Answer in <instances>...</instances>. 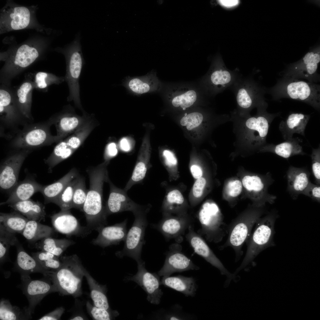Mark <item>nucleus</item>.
<instances>
[{
    "label": "nucleus",
    "mask_w": 320,
    "mask_h": 320,
    "mask_svg": "<svg viewBox=\"0 0 320 320\" xmlns=\"http://www.w3.org/2000/svg\"><path fill=\"white\" fill-rule=\"evenodd\" d=\"M266 102L258 107L256 114L242 116L233 110L231 112V121L233 123V132L235 135L233 146L238 151H259L266 143L270 125L279 113H268ZM237 151V152H238Z\"/></svg>",
    "instance_id": "f257e3e1"
},
{
    "label": "nucleus",
    "mask_w": 320,
    "mask_h": 320,
    "mask_svg": "<svg viewBox=\"0 0 320 320\" xmlns=\"http://www.w3.org/2000/svg\"><path fill=\"white\" fill-rule=\"evenodd\" d=\"M65 309L62 307L58 308L54 311L44 315L38 319L39 320H59L64 313Z\"/></svg>",
    "instance_id": "13d9d810"
},
{
    "label": "nucleus",
    "mask_w": 320,
    "mask_h": 320,
    "mask_svg": "<svg viewBox=\"0 0 320 320\" xmlns=\"http://www.w3.org/2000/svg\"><path fill=\"white\" fill-rule=\"evenodd\" d=\"M312 169L317 185H320V147L313 148L311 155Z\"/></svg>",
    "instance_id": "603ef678"
},
{
    "label": "nucleus",
    "mask_w": 320,
    "mask_h": 320,
    "mask_svg": "<svg viewBox=\"0 0 320 320\" xmlns=\"http://www.w3.org/2000/svg\"><path fill=\"white\" fill-rule=\"evenodd\" d=\"M33 256L45 269L55 271L60 267L61 262L59 257L47 252L41 251L32 253Z\"/></svg>",
    "instance_id": "37998d69"
},
{
    "label": "nucleus",
    "mask_w": 320,
    "mask_h": 320,
    "mask_svg": "<svg viewBox=\"0 0 320 320\" xmlns=\"http://www.w3.org/2000/svg\"><path fill=\"white\" fill-rule=\"evenodd\" d=\"M84 319V318L80 316H77L74 317L70 319V320H82Z\"/></svg>",
    "instance_id": "774afa93"
},
{
    "label": "nucleus",
    "mask_w": 320,
    "mask_h": 320,
    "mask_svg": "<svg viewBox=\"0 0 320 320\" xmlns=\"http://www.w3.org/2000/svg\"><path fill=\"white\" fill-rule=\"evenodd\" d=\"M39 56L35 47L24 44L16 51L11 60L12 64L17 68H25L33 63Z\"/></svg>",
    "instance_id": "c9c22d12"
},
{
    "label": "nucleus",
    "mask_w": 320,
    "mask_h": 320,
    "mask_svg": "<svg viewBox=\"0 0 320 320\" xmlns=\"http://www.w3.org/2000/svg\"><path fill=\"white\" fill-rule=\"evenodd\" d=\"M76 243L73 241L66 239H57L51 237L44 238L38 241L35 248L47 252L59 257L69 247Z\"/></svg>",
    "instance_id": "f704fd0d"
},
{
    "label": "nucleus",
    "mask_w": 320,
    "mask_h": 320,
    "mask_svg": "<svg viewBox=\"0 0 320 320\" xmlns=\"http://www.w3.org/2000/svg\"><path fill=\"white\" fill-rule=\"evenodd\" d=\"M320 61V47L318 46L311 49L299 60L289 65L281 75L283 77L303 79L316 83L320 81L317 71Z\"/></svg>",
    "instance_id": "f8f14e48"
},
{
    "label": "nucleus",
    "mask_w": 320,
    "mask_h": 320,
    "mask_svg": "<svg viewBox=\"0 0 320 320\" xmlns=\"http://www.w3.org/2000/svg\"><path fill=\"white\" fill-rule=\"evenodd\" d=\"M57 127L60 135H63L75 128L79 122L78 117L74 115L65 114L58 118Z\"/></svg>",
    "instance_id": "09e8293b"
},
{
    "label": "nucleus",
    "mask_w": 320,
    "mask_h": 320,
    "mask_svg": "<svg viewBox=\"0 0 320 320\" xmlns=\"http://www.w3.org/2000/svg\"><path fill=\"white\" fill-rule=\"evenodd\" d=\"M199 217L201 226L200 232L209 241L218 243L227 233V227L223 221L219 208L213 202L203 205Z\"/></svg>",
    "instance_id": "9b49d317"
},
{
    "label": "nucleus",
    "mask_w": 320,
    "mask_h": 320,
    "mask_svg": "<svg viewBox=\"0 0 320 320\" xmlns=\"http://www.w3.org/2000/svg\"><path fill=\"white\" fill-rule=\"evenodd\" d=\"M26 308L23 311L18 307L12 305L7 300L1 299L0 303V319L16 320L27 319L31 317Z\"/></svg>",
    "instance_id": "a19ab883"
},
{
    "label": "nucleus",
    "mask_w": 320,
    "mask_h": 320,
    "mask_svg": "<svg viewBox=\"0 0 320 320\" xmlns=\"http://www.w3.org/2000/svg\"><path fill=\"white\" fill-rule=\"evenodd\" d=\"M110 191L108 198L105 207L106 216L125 211H130L133 214L143 209L145 205L138 204L131 199L124 189L119 188L109 179Z\"/></svg>",
    "instance_id": "dca6fc26"
},
{
    "label": "nucleus",
    "mask_w": 320,
    "mask_h": 320,
    "mask_svg": "<svg viewBox=\"0 0 320 320\" xmlns=\"http://www.w3.org/2000/svg\"><path fill=\"white\" fill-rule=\"evenodd\" d=\"M87 190L86 189L84 178L79 175L74 191L72 208L82 211L86 200Z\"/></svg>",
    "instance_id": "de8ad7c7"
},
{
    "label": "nucleus",
    "mask_w": 320,
    "mask_h": 320,
    "mask_svg": "<svg viewBox=\"0 0 320 320\" xmlns=\"http://www.w3.org/2000/svg\"><path fill=\"white\" fill-rule=\"evenodd\" d=\"M218 2L222 6L228 8L237 5L239 2V1L237 0H220Z\"/></svg>",
    "instance_id": "e2e57ef3"
},
{
    "label": "nucleus",
    "mask_w": 320,
    "mask_h": 320,
    "mask_svg": "<svg viewBox=\"0 0 320 320\" xmlns=\"http://www.w3.org/2000/svg\"><path fill=\"white\" fill-rule=\"evenodd\" d=\"M277 217L276 212L273 211L258 220L255 223V229L248 240L245 257L236 270L235 274L246 268L262 251L274 246V226Z\"/></svg>",
    "instance_id": "39448f33"
},
{
    "label": "nucleus",
    "mask_w": 320,
    "mask_h": 320,
    "mask_svg": "<svg viewBox=\"0 0 320 320\" xmlns=\"http://www.w3.org/2000/svg\"><path fill=\"white\" fill-rule=\"evenodd\" d=\"M90 312L92 317L96 320H109L118 316L119 313L116 311H111L110 310H106L99 308L95 306H90Z\"/></svg>",
    "instance_id": "3c124183"
},
{
    "label": "nucleus",
    "mask_w": 320,
    "mask_h": 320,
    "mask_svg": "<svg viewBox=\"0 0 320 320\" xmlns=\"http://www.w3.org/2000/svg\"><path fill=\"white\" fill-rule=\"evenodd\" d=\"M79 33L67 47L60 51L65 55L66 62L65 79L69 88L68 100H73L77 104L80 102L79 80L84 61L80 43Z\"/></svg>",
    "instance_id": "0eeeda50"
},
{
    "label": "nucleus",
    "mask_w": 320,
    "mask_h": 320,
    "mask_svg": "<svg viewBox=\"0 0 320 320\" xmlns=\"http://www.w3.org/2000/svg\"><path fill=\"white\" fill-rule=\"evenodd\" d=\"M150 155L149 144L146 135L139 152L131 176L124 188L125 191L127 192L134 185L142 182L149 168Z\"/></svg>",
    "instance_id": "b1692460"
},
{
    "label": "nucleus",
    "mask_w": 320,
    "mask_h": 320,
    "mask_svg": "<svg viewBox=\"0 0 320 320\" xmlns=\"http://www.w3.org/2000/svg\"><path fill=\"white\" fill-rule=\"evenodd\" d=\"M18 242L15 234L10 232L0 225V261L3 262L8 255L9 248Z\"/></svg>",
    "instance_id": "c03bdc74"
},
{
    "label": "nucleus",
    "mask_w": 320,
    "mask_h": 320,
    "mask_svg": "<svg viewBox=\"0 0 320 320\" xmlns=\"http://www.w3.org/2000/svg\"><path fill=\"white\" fill-rule=\"evenodd\" d=\"M184 201V199L181 192L177 190H174L169 192L166 197V202L164 205L166 209L173 204H181Z\"/></svg>",
    "instance_id": "864d4df0"
},
{
    "label": "nucleus",
    "mask_w": 320,
    "mask_h": 320,
    "mask_svg": "<svg viewBox=\"0 0 320 320\" xmlns=\"http://www.w3.org/2000/svg\"><path fill=\"white\" fill-rule=\"evenodd\" d=\"M244 187L248 191L257 195L264 196L266 185L263 179L257 175H246L242 180Z\"/></svg>",
    "instance_id": "49530a36"
},
{
    "label": "nucleus",
    "mask_w": 320,
    "mask_h": 320,
    "mask_svg": "<svg viewBox=\"0 0 320 320\" xmlns=\"http://www.w3.org/2000/svg\"><path fill=\"white\" fill-rule=\"evenodd\" d=\"M234 94L237 108L234 111L239 116L250 114L255 108L264 104L267 89L254 80L240 77L231 87Z\"/></svg>",
    "instance_id": "423d86ee"
},
{
    "label": "nucleus",
    "mask_w": 320,
    "mask_h": 320,
    "mask_svg": "<svg viewBox=\"0 0 320 320\" xmlns=\"http://www.w3.org/2000/svg\"><path fill=\"white\" fill-rule=\"evenodd\" d=\"M1 16V33L24 29L29 25L32 18L30 10L23 6L12 7L4 11Z\"/></svg>",
    "instance_id": "6ab92c4d"
},
{
    "label": "nucleus",
    "mask_w": 320,
    "mask_h": 320,
    "mask_svg": "<svg viewBox=\"0 0 320 320\" xmlns=\"http://www.w3.org/2000/svg\"><path fill=\"white\" fill-rule=\"evenodd\" d=\"M273 99L288 98L305 103L318 111L320 109L319 84L299 79L282 77L273 87L267 89Z\"/></svg>",
    "instance_id": "7ed1b4c3"
},
{
    "label": "nucleus",
    "mask_w": 320,
    "mask_h": 320,
    "mask_svg": "<svg viewBox=\"0 0 320 320\" xmlns=\"http://www.w3.org/2000/svg\"><path fill=\"white\" fill-rule=\"evenodd\" d=\"M160 284L180 292L187 297H194L197 289L194 278L181 276H163Z\"/></svg>",
    "instance_id": "473e14b6"
},
{
    "label": "nucleus",
    "mask_w": 320,
    "mask_h": 320,
    "mask_svg": "<svg viewBox=\"0 0 320 320\" xmlns=\"http://www.w3.org/2000/svg\"><path fill=\"white\" fill-rule=\"evenodd\" d=\"M120 147L121 149L125 152H128L131 149L130 143L127 138L124 137L122 139L120 142Z\"/></svg>",
    "instance_id": "338daca9"
},
{
    "label": "nucleus",
    "mask_w": 320,
    "mask_h": 320,
    "mask_svg": "<svg viewBox=\"0 0 320 320\" xmlns=\"http://www.w3.org/2000/svg\"><path fill=\"white\" fill-rule=\"evenodd\" d=\"M66 142L68 146L72 148L75 149L79 147L81 142L78 137H73L69 138Z\"/></svg>",
    "instance_id": "69168bd1"
},
{
    "label": "nucleus",
    "mask_w": 320,
    "mask_h": 320,
    "mask_svg": "<svg viewBox=\"0 0 320 320\" xmlns=\"http://www.w3.org/2000/svg\"><path fill=\"white\" fill-rule=\"evenodd\" d=\"M163 156L164 158L165 163L167 166L171 167L177 164V159L171 152L165 150L163 151Z\"/></svg>",
    "instance_id": "052dcab7"
},
{
    "label": "nucleus",
    "mask_w": 320,
    "mask_h": 320,
    "mask_svg": "<svg viewBox=\"0 0 320 320\" xmlns=\"http://www.w3.org/2000/svg\"><path fill=\"white\" fill-rule=\"evenodd\" d=\"M127 219L121 223L101 228L97 231L98 235L92 240V243L94 245L105 248L118 244L121 241H124L127 233Z\"/></svg>",
    "instance_id": "4be33fe9"
},
{
    "label": "nucleus",
    "mask_w": 320,
    "mask_h": 320,
    "mask_svg": "<svg viewBox=\"0 0 320 320\" xmlns=\"http://www.w3.org/2000/svg\"><path fill=\"white\" fill-rule=\"evenodd\" d=\"M172 94V103L175 107H180L183 109L192 105L196 101L197 95L193 89L184 88L179 89Z\"/></svg>",
    "instance_id": "79ce46f5"
},
{
    "label": "nucleus",
    "mask_w": 320,
    "mask_h": 320,
    "mask_svg": "<svg viewBox=\"0 0 320 320\" xmlns=\"http://www.w3.org/2000/svg\"><path fill=\"white\" fill-rule=\"evenodd\" d=\"M23 290L29 302L26 308L31 316L34 312L36 306L46 295L52 292H58L54 284L44 280H32L30 277L22 279Z\"/></svg>",
    "instance_id": "f3484780"
},
{
    "label": "nucleus",
    "mask_w": 320,
    "mask_h": 320,
    "mask_svg": "<svg viewBox=\"0 0 320 320\" xmlns=\"http://www.w3.org/2000/svg\"><path fill=\"white\" fill-rule=\"evenodd\" d=\"M9 207L25 216L29 220L44 221L46 213L44 205L38 201L29 199L8 205Z\"/></svg>",
    "instance_id": "c756f323"
},
{
    "label": "nucleus",
    "mask_w": 320,
    "mask_h": 320,
    "mask_svg": "<svg viewBox=\"0 0 320 320\" xmlns=\"http://www.w3.org/2000/svg\"><path fill=\"white\" fill-rule=\"evenodd\" d=\"M52 225L57 232L67 237L84 236L90 233L86 227L82 226L70 210H61L50 216Z\"/></svg>",
    "instance_id": "aec40b11"
},
{
    "label": "nucleus",
    "mask_w": 320,
    "mask_h": 320,
    "mask_svg": "<svg viewBox=\"0 0 320 320\" xmlns=\"http://www.w3.org/2000/svg\"><path fill=\"white\" fill-rule=\"evenodd\" d=\"M310 175L304 168L289 167L287 172V190L294 199L302 194L310 182Z\"/></svg>",
    "instance_id": "bb28decb"
},
{
    "label": "nucleus",
    "mask_w": 320,
    "mask_h": 320,
    "mask_svg": "<svg viewBox=\"0 0 320 320\" xmlns=\"http://www.w3.org/2000/svg\"><path fill=\"white\" fill-rule=\"evenodd\" d=\"M1 133L6 129L9 131V139L13 138L20 130L19 127L29 123L21 113L16 103L13 102L9 93L0 90Z\"/></svg>",
    "instance_id": "ddd939ff"
},
{
    "label": "nucleus",
    "mask_w": 320,
    "mask_h": 320,
    "mask_svg": "<svg viewBox=\"0 0 320 320\" xmlns=\"http://www.w3.org/2000/svg\"><path fill=\"white\" fill-rule=\"evenodd\" d=\"M150 208L149 205H146L142 209L134 214L135 220L132 225L127 233L123 249L117 252L116 255L120 258L124 256L129 257L137 263L142 261L141 252L143 246L145 242L144 236L148 222L147 215Z\"/></svg>",
    "instance_id": "6e6552de"
},
{
    "label": "nucleus",
    "mask_w": 320,
    "mask_h": 320,
    "mask_svg": "<svg viewBox=\"0 0 320 320\" xmlns=\"http://www.w3.org/2000/svg\"><path fill=\"white\" fill-rule=\"evenodd\" d=\"M51 124L49 120L25 124L13 138L10 143L11 147L15 149H33L49 145L55 140L50 132Z\"/></svg>",
    "instance_id": "1a4fd4ad"
},
{
    "label": "nucleus",
    "mask_w": 320,
    "mask_h": 320,
    "mask_svg": "<svg viewBox=\"0 0 320 320\" xmlns=\"http://www.w3.org/2000/svg\"><path fill=\"white\" fill-rule=\"evenodd\" d=\"M300 142L298 138L292 137L277 145L267 144L259 151L272 153L286 159L295 155H304L305 153L300 144Z\"/></svg>",
    "instance_id": "c85d7f7f"
},
{
    "label": "nucleus",
    "mask_w": 320,
    "mask_h": 320,
    "mask_svg": "<svg viewBox=\"0 0 320 320\" xmlns=\"http://www.w3.org/2000/svg\"><path fill=\"white\" fill-rule=\"evenodd\" d=\"M118 151L116 144L114 143H109L107 146L105 154V158L108 160L115 156L117 154Z\"/></svg>",
    "instance_id": "680f3d73"
},
{
    "label": "nucleus",
    "mask_w": 320,
    "mask_h": 320,
    "mask_svg": "<svg viewBox=\"0 0 320 320\" xmlns=\"http://www.w3.org/2000/svg\"><path fill=\"white\" fill-rule=\"evenodd\" d=\"M257 209L238 218L227 227L228 239L220 248L223 249L228 247H231L235 251L237 260L242 254V248L244 243L249 239L254 225L260 218L261 213Z\"/></svg>",
    "instance_id": "9d476101"
},
{
    "label": "nucleus",
    "mask_w": 320,
    "mask_h": 320,
    "mask_svg": "<svg viewBox=\"0 0 320 320\" xmlns=\"http://www.w3.org/2000/svg\"><path fill=\"white\" fill-rule=\"evenodd\" d=\"M240 77L238 72L228 70L223 64H218L208 73L205 83L212 92L219 93L230 88Z\"/></svg>",
    "instance_id": "a211bd4d"
},
{
    "label": "nucleus",
    "mask_w": 320,
    "mask_h": 320,
    "mask_svg": "<svg viewBox=\"0 0 320 320\" xmlns=\"http://www.w3.org/2000/svg\"><path fill=\"white\" fill-rule=\"evenodd\" d=\"M54 233L53 228L37 221L29 220L21 234L28 240L36 242L51 237Z\"/></svg>",
    "instance_id": "e433bc0d"
},
{
    "label": "nucleus",
    "mask_w": 320,
    "mask_h": 320,
    "mask_svg": "<svg viewBox=\"0 0 320 320\" xmlns=\"http://www.w3.org/2000/svg\"><path fill=\"white\" fill-rule=\"evenodd\" d=\"M29 220L17 211L0 213V225L8 231L21 234Z\"/></svg>",
    "instance_id": "4c0bfd02"
},
{
    "label": "nucleus",
    "mask_w": 320,
    "mask_h": 320,
    "mask_svg": "<svg viewBox=\"0 0 320 320\" xmlns=\"http://www.w3.org/2000/svg\"><path fill=\"white\" fill-rule=\"evenodd\" d=\"M310 118V115L301 113L290 114L279 124V129L284 139L286 140L290 139L294 133L305 136L306 127Z\"/></svg>",
    "instance_id": "a878e982"
},
{
    "label": "nucleus",
    "mask_w": 320,
    "mask_h": 320,
    "mask_svg": "<svg viewBox=\"0 0 320 320\" xmlns=\"http://www.w3.org/2000/svg\"><path fill=\"white\" fill-rule=\"evenodd\" d=\"M302 194L311 198L312 199L319 202H320V185L314 184L312 183L310 181L303 192Z\"/></svg>",
    "instance_id": "5fc2aeb1"
},
{
    "label": "nucleus",
    "mask_w": 320,
    "mask_h": 320,
    "mask_svg": "<svg viewBox=\"0 0 320 320\" xmlns=\"http://www.w3.org/2000/svg\"><path fill=\"white\" fill-rule=\"evenodd\" d=\"M60 267L51 271L48 278L58 292L63 295L74 297L81 294V282L86 269L76 255L61 256Z\"/></svg>",
    "instance_id": "20e7f679"
},
{
    "label": "nucleus",
    "mask_w": 320,
    "mask_h": 320,
    "mask_svg": "<svg viewBox=\"0 0 320 320\" xmlns=\"http://www.w3.org/2000/svg\"><path fill=\"white\" fill-rule=\"evenodd\" d=\"M199 269V267L180 252V249L171 247L167 254L164 265L158 272V275L159 276H168L175 272Z\"/></svg>",
    "instance_id": "412c9836"
},
{
    "label": "nucleus",
    "mask_w": 320,
    "mask_h": 320,
    "mask_svg": "<svg viewBox=\"0 0 320 320\" xmlns=\"http://www.w3.org/2000/svg\"><path fill=\"white\" fill-rule=\"evenodd\" d=\"M17 248L16 266L21 274V279L30 277L29 275L39 273L48 278L52 271H48L42 267L36 260L30 255L19 243Z\"/></svg>",
    "instance_id": "393cba45"
},
{
    "label": "nucleus",
    "mask_w": 320,
    "mask_h": 320,
    "mask_svg": "<svg viewBox=\"0 0 320 320\" xmlns=\"http://www.w3.org/2000/svg\"><path fill=\"white\" fill-rule=\"evenodd\" d=\"M78 176L69 183L54 203L60 207L61 210H69L72 208L74 191Z\"/></svg>",
    "instance_id": "a18cd8bd"
},
{
    "label": "nucleus",
    "mask_w": 320,
    "mask_h": 320,
    "mask_svg": "<svg viewBox=\"0 0 320 320\" xmlns=\"http://www.w3.org/2000/svg\"><path fill=\"white\" fill-rule=\"evenodd\" d=\"M159 81L153 73L145 76L131 78L127 80L125 86L131 92L137 95L150 92L157 89Z\"/></svg>",
    "instance_id": "2f4dec72"
},
{
    "label": "nucleus",
    "mask_w": 320,
    "mask_h": 320,
    "mask_svg": "<svg viewBox=\"0 0 320 320\" xmlns=\"http://www.w3.org/2000/svg\"><path fill=\"white\" fill-rule=\"evenodd\" d=\"M186 223L178 219L164 218L157 224H152L151 226L159 231L167 239L180 237L189 226Z\"/></svg>",
    "instance_id": "72a5a7b5"
},
{
    "label": "nucleus",
    "mask_w": 320,
    "mask_h": 320,
    "mask_svg": "<svg viewBox=\"0 0 320 320\" xmlns=\"http://www.w3.org/2000/svg\"><path fill=\"white\" fill-rule=\"evenodd\" d=\"M48 74L44 72H39L37 73L35 76V81L37 87L40 89H43L47 86L46 79Z\"/></svg>",
    "instance_id": "bf43d9fd"
},
{
    "label": "nucleus",
    "mask_w": 320,
    "mask_h": 320,
    "mask_svg": "<svg viewBox=\"0 0 320 320\" xmlns=\"http://www.w3.org/2000/svg\"><path fill=\"white\" fill-rule=\"evenodd\" d=\"M242 183L240 180H233L230 181L227 184L226 191L229 196L235 197L238 196L240 194L242 191Z\"/></svg>",
    "instance_id": "6e6d98bb"
},
{
    "label": "nucleus",
    "mask_w": 320,
    "mask_h": 320,
    "mask_svg": "<svg viewBox=\"0 0 320 320\" xmlns=\"http://www.w3.org/2000/svg\"><path fill=\"white\" fill-rule=\"evenodd\" d=\"M85 276L90 290L91 297L94 305L106 310H110L106 296V288L97 283L86 270Z\"/></svg>",
    "instance_id": "ea45409f"
},
{
    "label": "nucleus",
    "mask_w": 320,
    "mask_h": 320,
    "mask_svg": "<svg viewBox=\"0 0 320 320\" xmlns=\"http://www.w3.org/2000/svg\"><path fill=\"white\" fill-rule=\"evenodd\" d=\"M137 271L135 275L126 279L137 283L147 294L149 302L154 305L159 304L163 293L160 288L159 276L148 271L145 268V262L142 260L137 263Z\"/></svg>",
    "instance_id": "2eb2a0df"
},
{
    "label": "nucleus",
    "mask_w": 320,
    "mask_h": 320,
    "mask_svg": "<svg viewBox=\"0 0 320 320\" xmlns=\"http://www.w3.org/2000/svg\"><path fill=\"white\" fill-rule=\"evenodd\" d=\"M203 119L204 116L201 113L193 112L183 117L180 120V123L183 126H186L188 130H191L199 126Z\"/></svg>",
    "instance_id": "8fccbe9b"
},
{
    "label": "nucleus",
    "mask_w": 320,
    "mask_h": 320,
    "mask_svg": "<svg viewBox=\"0 0 320 320\" xmlns=\"http://www.w3.org/2000/svg\"><path fill=\"white\" fill-rule=\"evenodd\" d=\"M33 150L16 149L2 161L0 167V187L1 191L10 192L17 185L21 167Z\"/></svg>",
    "instance_id": "4468645a"
},
{
    "label": "nucleus",
    "mask_w": 320,
    "mask_h": 320,
    "mask_svg": "<svg viewBox=\"0 0 320 320\" xmlns=\"http://www.w3.org/2000/svg\"><path fill=\"white\" fill-rule=\"evenodd\" d=\"M79 175L78 171L72 169L56 182L43 186L41 192L44 196L45 204L54 203L69 183Z\"/></svg>",
    "instance_id": "7c9ffc66"
},
{
    "label": "nucleus",
    "mask_w": 320,
    "mask_h": 320,
    "mask_svg": "<svg viewBox=\"0 0 320 320\" xmlns=\"http://www.w3.org/2000/svg\"><path fill=\"white\" fill-rule=\"evenodd\" d=\"M206 183V180L203 177H201L197 179L193 188V193L194 197L199 198L202 196Z\"/></svg>",
    "instance_id": "4d7b16f0"
},
{
    "label": "nucleus",
    "mask_w": 320,
    "mask_h": 320,
    "mask_svg": "<svg viewBox=\"0 0 320 320\" xmlns=\"http://www.w3.org/2000/svg\"><path fill=\"white\" fill-rule=\"evenodd\" d=\"M191 171L193 177L196 179L201 177L202 175V171L199 166L193 165L191 167Z\"/></svg>",
    "instance_id": "0e129e2a"
},
{
    "label": "nucleus",
    "mask_w": 320,
    "mask_h": 320,
    "mask_svg": "<svg viewBox=\"0 0 320 320\" xmlns=\"http://www.w3.org/2000/svg\"><path fill=\"white\" fill-rule=\"evenodd\" d=\"M43 186L35 180L27 179L18 183L10 192L9 197L0 205L9 204L30 199L36 192H41Z\"/></svg>",
    "instance_id": "cd10ccee"
},
{
    "label": "nucleus",
    "mask_w": 320,
    "mask_h": 320,
    "mask_svg": "<svg viewBox=\"0 0 320 320\" xmlns=\"http://www.w3.org/2000/svg\"><path fill=\"white\" fill-rule=\"evenodd\" d=\"M32 89L31 84L26 82L23 83L17 91V105L23 117L29 123H32L33 120L31 113V100L29 96Z\"/></svg>",
    "instance_id": "58836bf2"
},
{
    "label": "nucleus",
    "mask_w": 320,
    "mask_h": 320,
    "mask_svg": "<svg viewBox=\"0 0 320 320\" xmlns=\"http://www.w3.org/2000/svg\"><path fill=\"white\" fill-rule=\"evenodd\" d=\"M105 162L87 171L89 178V188L82 211L85 215L86 227L90 231H97L107 224L103 204V188L105 182L109 179Z\"/></svg>",
    "instance_id": "f03ea898"
},
{
    "label": "nucleus",
    "mask_w": 320,
    "mask_h": 320,
    "mask_svg": "<svg viewBox=\"0 0 320 320\" xmlns=\"http://www.w3.org/2000/svg\"><path fill=\"white\" fill-rule=\"evenodd\" d=\"M188 230V233L186 235V237L195 252L218 269L221 273L229 275V272L220 261L201 236L194 231L192 226L190 225L189 226Z\"/></svg>",
    "instance_id": "5701e85b"
}]
</instances>
